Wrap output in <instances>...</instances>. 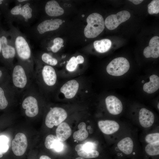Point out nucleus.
<instances>
[{"instance_id":"f257e3e1","label":"nucleus","mask_w":159,"mask_h":159,"mask_svg":"<svg viewBox=\"0 0 159 159\" xmlns=\"http://www.w3.org/2000/svg\"><path fill=\"white\" fill-rule=\"evenodd\" d=\"M38 9L37 3L33 1L29 0L26 2L15 4L6 12L8 22H15L27 26L36 18Z\"/></svg>"},{"instance_id":"f03ea898","label":"nucleus","mask_w":159,"mask_h":159,"mask_svg":"<svg viewBox=\"0 0 159 159\" xmlns=\"http://www.w3.org/2000/svg\"><path fill=\"white\" fill-rule=\"evenodd\" d=\"M9 24V32L14 42L18 58L24 63L31 64L32 61V51L28 39L12 23Z\"/></svg>"},{"instance_id":"7ed1b4c3","label":"nucleus","mask_w":159,"mask_h":159,"mask_svg":"<svg viewBox=\"0 0 159 159\" xmlns=\"http://www.w3.org/2000/svg\"><path fill=\"white\" fill-rule=\"evenodd\" d=\"M87 25L84 30V34L87 38H93L98 36L104 30L105 23L102 16L94 13L87 18Z\"/></svg>"},{"instance_id":"20e7f679","label":"nucleus","mask_w":159,"mask_h":159,"mask_svg":"<svg viewBox=\"0 0 159 159\" xmlns=\"http://www.w3.org/2000/svg\"><path fill=\"white\" fill-rule=\"evenodd\" d=\"M62 23V20L58 18L46 19L36 24L32 29V32L37 38L47 32L58 29Z\"/></svg>"},{"instance_id":"39448f33","label":"nucleus","mask_w":159,"mask_h":159,"mask_svg":"<svg viewBox=\"0 0 159 159\" xmlns=\"http://www.w3.org/2000/svg\"><path fill=\"white\" fill-rule=\"evenodd\" d=\"M130 67L128 60L123 57L115 58L107 66L106 70L110 74L115 76H121L126 73Z\"/></svg>"},{"instance_id":"423d86ee","label":"nucleus","mask_w":159,"mask_h":159,"mask_svg":"<svg viewBox=\"0 0 159 159\" xmlns=\"http://www.w3.org/2000/svg\"><path fill=\"white\" fill-rule=\"evenodd\" d=\"M0 35L2 43V55L5 59L11 61L16 54L11 37L9 32L1 31Z\"/></svg>"},{"instance_id":"0eeeda50","label":"nucleus","mask_w":159,"mask_h":159,"mask_svg":"<svg viewBox=\"0 0 159 159\" xmlns=\"http://www.w3.org/2000/svg\"><path fill=\"white\" fill-rule=\"evenodd\" d=\"M67 116V112L64 109L58 107H53L46 115V125L49 128L58 126L66 119Z\"/></svg>"},{"instance_id":"6e6552de","label":"nucleus","mask_w":159,"mask_h":159,"mask_svg":"<svg viewBox=\"0 0 159 159\" xmlns=\"http://www.w3.org/2000/svg\"><path fill=\"white\" fill-rule=\"evenodd\" d=\"M130 17V12L126 10L122 11L115 14L108 16L104 21L105 25L108 29H116L121 23L128 20Z\"/></svg>"},{"instance_id":"1a4fd4ad","label":"nucleus","mask_w":159,"mask_h":159,"mask_svg":"<svg viewBox=\"0 0 159 159\" xmlns=\"http://www.w3.org/2000/svg\"><path fill=\"white\" fill-rule=\"evenodd\" d=\"M28 146L26 137L24 134L19 132L15 135L12 142V150L16 156L23 155L25 153Z\"/></svg>"},{"instance_id":"9d476101","label":"nucleus","mask_w":159,"mask_h":159,"mask_svg":"<svg viewBox=\"0 0 159 159\" xmlns=\"http://www.w3.org/2000/svg\"><path fill=\"white\" fill-rule=\"evenodd\" d=\"M12 80L16 87L22 88L25 87L27 83V78L23 67L18 64L14 67L12 73Z\"/></svg>"},{"instance_id":"9b49d317","label":"nucleus","mask_w":159,"mask_h":159,"mask_svg":"<svg viewBox=\"0 0 159 159\" xmlns=\"http://www.w3.org/2000/svg\"><path fill=\"white\" fill-rule=\"evenodd\" d=\"M22 107L25 109V114L28 117H34L38 113L37 101L33 96H28L25 98L22 102Z\"/></svg>"},{"instance_id":"f8f14e48","label":"nucleus","mask_w":159,"mask_h":159,"mask_svg":"<svg viewBox=\"0 0 159 159\" xmlns=\"http://www.w3.org/2000/svg\"><path fill=\"white\" fill-rule=\"evenodd\" d=\"M143 54L147 58L152 57L157 58L159 57V37L157 36L153 37L150 40L149 46L144 49Z\"/></svg>"},{"instance_id":"ddd939ff","label":"nucleus","mask_w":159,"mask_h":159,"mask_svg":"<svg viewBox=\"0 0 159 159\" xmlns=\"http://www.w3.org/2000/svg\"><path fill=\"white\" fill-rule=\"evenodd\" d=\"M107 109L110 114L117 115L120 114L122 110V105L121 101L117 97L110 95L105 99Z\"/></svg>"},{"instance_id":"4468645a","label":"nucleus","mask_w":159,"mask_h":159,"mask_svg":"<svg viewBox=\"0 0 159 159\" xmlns=\"http://www.w3.org/2000/svg\"><path fill=\"white\" fill-rule=\"evenodd\" d=\"M79 86V84L76 80H70L63 85L60 88V91L64 94L65 98L71 99L76 94Z\"/></svg>"},{"instance_id":"2eb2a0df","label":"nucleus","mask_w":159,"mask_h":159,"mask_svg":"<svg viewBox=\"0 0 159 159\" xmlns=\"http://www.w3.org/2000/svg\"><path fill=\"white\" fill-rule=\"evenodd\" d=\"M98 126L104 133L110 135L117 131L120 128V125L116 122L112 120H101L98 122Z\"/></svg>"},{"instance_id":"dca6fc26","label":"nucleus","mask_w":159,"mask_h":159,"mask_svg":"<svg viewBox=\"0 0 159 159\" xmlns=\"http://www.w3.org/2000/svg\"><path fill=\"white\" fill-rule=\"evenodd\" d=\"M42 74L44 82L47 85L52 86L55 85L57 76L55 70L52 67L44 66L42 69Z\"/></svg>"},{"instance_id":"f3484780","label":"nucleus","mask_w":159,"mask_h":159,"mask_svg":"<svg viewBox=\"0 0 159 159\" xmlns=\"http://www.w3.org/2000/svg\"><path fill=\"white\" fill-rule=\"evenodd\" d=\"M155 117L153 113L145 108L140 109L139 112V120L140 124L143 127L148 128L153 124Z\"/></svg>"},{"instance_id":"a211bd4d","label":"nucleus","mask_w":159,"mask_h":159,"mask_svg":"<svg viewBox=\"0 0 159 159\" xmlns=\"http://www.w3.org/2000/svg\"><path fill=\"white\" fill-rule=\"evenodd\" d=\"M45 11L49 16H57L62 15L64 12L63 9L55 0H50L47 1L45 6Z\"/></svg>"},{"instance_id":"6ab92c4d","label":"nucleus","mask_w":159,"mask_h":159,"mask_svg":"<svg viewBox=\"0 0 159 159\" xmlns=\"http://www.w3.org/2000/svg\"><path fill=\"white\" fill-rule=\"evenodd\" d=\"M44 145L47 149H53L57 152L62 151L64 147L62 142L60 141L56 136L51 134L46 137Z\"/></svg>"},{"instance_id":"aec40b11","label":"nucleus","mask_w":159,"mask_h":159,"mask_svg":"<svg viewBox=\"0 0 159 159\" xmlns=\"http://www.w3.org/2000/svg\"><path fill=\"white\" fill-rule=\"evenodd\" d=\"M56 136L61 141L64 142L71 135L72 130L69 125L66 122L59 125L56 130Z\"/></svg>"},{"instance_id":"412c9836","label":"nucleus","mask_w":159,"mask_h":159,"mask_svg":"<svg viewBox=\"0 0 159 159\" xmlns=\"http://www.w3.org/2000/svg\"><path fill=\"white\" fill-rule=\"evenodd\" d=\"M159 88V77L155 74L150 77L149 82L145 83L143 86V90L148 93H153Z\"/></svg>"},{"instance_id":"4be33fe9","label":"nucleus","mask_w":159,"mask_h":159,"mask_svg":"<svg viewBox=\"0 0 159 159\" xmlns=\"http://www.w3.org/2000/svg\"><path fill=\"white\" fill-rule=\"evenodd\" d=\"M117 146L118 149L126 155L131 154L133 150L134 144L132 139L129 137H126L120 141Z\"/></svg>"},{"instance_id":"5701e85b","label":"nucleus","mask_w":159,"mask_h":159,"mask_svg":"<svg viewBox=\"0 0 159 159\" xmlns=\"http://www.w3.org/2000/svg\"><path fill=\"white\" fill-rule=\"evenodd\" d=\"M97 52L103 53L107 52L111 47L112 42L108 39H104L95 41L93 44Z\"/></svg>"},{"instance_id":"b1692460","label":"nucleus","mask_w":159,"mask_h":159,"mask_svg":"<svg viewBox=\"0 0 159 159\" xmlns=\"http://www.w3.org/2000/svg\"><path fill=\"white\" fill-rule=\"evenodd\" d=\"M86 127V125L84 122L79 124L78 126L79 130L75 131L73 133V138L74 140L81 141L87 138L89 134Z\"/></svg>"},{"instance_id":"393cba45","label":"nucleus","mask_w":159,"mask_h":159,"mask_svg":"<svg viewBox=\"0 0 159 159\" xmlns=\"http://www.w3.org/2000/svg\"><path fill=\"white\" fill-rule=\"evenodd\" d=\"M64 41L62 38L57 37L53 39L52 43L47 47V50L53 53L57 52L61 47H63Z\"/></svg>"},{"instance_id":"a878e982","label":"nucleus","mask_w":159,"mask_h":159,"mask_svg":"<svg viewBox=\"0 0 159 159\" xmlns=\"http://www.w3.org/2000/svg\"><path fill=\"white\" fill-rule=\"evenodd\" d=\"M145 151L149 155L153 156L159 154V141L149 143L145 146Z\"/></svg>"},{"instance_id":"bb28decb","label":"nucleus","mask_w":159,"mask_h":159,"mask_svg":"<svg viewBox=\"0 0 159 159\" xmlns=\"http://www.w3.org/2000/svg\"><path fill=\"white\" fill-rule=\"evenodd\" d=\"M77 153L80 157L87 159L97 158L99 155V152L94 150H82L77 152Z\"/></svg>"},{"instance_id":"cd10ccee","label":"nucleus","mask_w":159,"mask_h":159,"mask_svg":"<svg viewBox=\"0 0 159 159\" xmlns=\"http://www.w3.org/2000/svg\"><path fill=\"white\" fill-rule=\"evenodd\" d=\"M41 59L43 62L50 66H55L58 63V61L56 58L47 53L45 52L42 54Z\"/></svg>"},{"instance_id":"c85d7f7f","label":"nucleus","mask_w":159,"mask_h":159,"mask_svg":"<svg viewBox=\"0 0 159 159\" xmlns=\"http://www.w3.org/2000/svg\"><path fill=\"white\" fill-rule=\"evenodd\" d=\"M148 11L150 14H157L159 12V0L152 1L148 5Z\"/></svg>"},{"instance_id":"c756f323","label":"nucleus","mask_w":159,"mask_h":159,"mask_svg":"<svg viewBox=\"0 0 159 159\" xmlns=\"http://www.w3.org/2000/svg\"><path fill=\"white\" fill-rule=\"evenodd\" d=\"M78 64L76 57H73L67 62L66 65V68L67 70L69 72H73L76 69Z\"/></svg>"},{"instance_id":"7c9ffc66","label":"nucleus","mask_w":159,"mask_h":159,"mask_svg":"<svg viewBox=\"0 0 159 159\" xmlns=\"http://www.w3.org/2000/svg\"><path fill=\"white\" fill-rule=\"evenodd\" d=\"M8 105V102L5 96L4 91L0 87V110L5 109Z\"/></svg>"},{"instance_id":"2f4dec72","label":"nucleus","mask_w":159,"mask_h":159,"mask_svg":"<svg viewBox=\"0 0 159 159\" xmlns=\"http://www.w3.org/2000/svg\"><path fill=\"white\" fill-rule=\"evenodd\" d=\"M145 140L148 143L159 141V133L156 132L148 134L146 136Z\"/></svg>"},{"instance_id":"473e14b6","label":"nucleus","mask_w":159,"mask_h":159,"mask_svg":"<svg viewBox=\"0 0 159 159\" xmlns=\"http://www.w3.org/2000/svg\"><path fill=\"white\" fill-rule=\"evenodd\" d=\"M93 148V144L92 143L88 142L83 144L82 150H94Z\"/></svg>"},{"instance_id":"72a5a7b5","label":"nucleus","mask_w":159,"mask_h":159,"mask_svg":"<svg viewBox=\"0 0 159 159\" xmlns=\"http://www.w3.org/2000/svg\"><path fill=\"white\" fill-rule=\"evenodd\" d=\"M9 149L8 144L0 143V153L3 154L6 152Z\"/></svg>"},{"instance_id":"f704fd0d","label":"nucleus","mask_w":159,"mask_h":159,"mask_svg":"<svg viewBox=\"0 0 159 159\" xmlns=\"http://www.w3.org/2000/svg\"><path fill=\"white\" fill-rule=\"evenodd\" d=\"M9 139L6 136L1 135L0 136V143L8 144Z\"/></svg>"},{"instance_id":"c9c22d12","label":"nucleus","mask_w":159,"mask_h":159,"mask_svg":"<svg viewBox=\"0 0 159 159\" xmlns=\"http://www.w3.org/2000/svg\"><path fill=\"white\" fill-rule=\"evenodd\" d=\"M76 60L78 64L83 63L84 61V57L81 55H78L77 57Z\"/></svg>"},{"instance_id":"e433bc0d","label":"nucleus","mask_w":159,"mask_h":159,"mask_svg":"<svg viewBox=\"0 0 159 159\" xmlns=\"http://www.w3.org/2000/svg\"><path fill=\"white\" fill-rule=\"evenodd\" d=\"M83 144H79L77 145L75 147V150L78 152L82 150Z\"/></svg>"},{"instance_id":"4c0bfd02","label":"nucleus","mask_w":159,"mask_h":159,"mask_svg":"<svg viewBox=\"0 0 159 159\" xmlns=\"http://www.w3.org/2000/svg\"><path fill=\"white\" fill-rule=\"evenodd\" d=\"M29 0H17L15 1V4L24 3L27 2Z\"/></svg>"},{"instance_id":"58836bf2","label":"nucleus","mask_w":159,"mask_h":159,"mask_svg":"<svg viewBox=\"0 0 159 159\" xmlns=\"http://www.w3.org/2000/svg\"><path fill=\"white\" fill-rule=\"evenodd\" d=\"M129 1L132 2L135 4H138L141 3L143 0H130Z\"/></svg>"},{"instance_id":"ea45409f","label":"nucleus","mask_w":159,"mask_h":159,"mask_svg":"<svg viewBox=\"0 0 159 159\" xmlns=\"http://www.w3.org/2000/svg\"><path fill=\"white\" fill-rule=\"evenodd\" d=\"M39 159H51L50 157L47 155H43L40 156Z\"/></svg>"},{"instance_id":"a19ab883","label":"nucleus","mask_w":159,"mask_h":159,"mask_svg":"<svg viewBox=\"0 0 159 159\" xmlns=\"http://www.w3.org/2000/svg\"><path fill=\"white\" fill-rule=\"evenodd\" d=\"M2 49V43L1 39V37L0 35V54L1 53Z\"/></svg>"},{"instance_id":"79ce46f5","label":"nucleus","mask_w":159,"mask_h":159,"mask_svg":"<svg viewBox=\"0 0 159 159\" xmlns=\"http://www.w3.org/2000/svg\"><path fill=\"white\" fill-rule=\"evenodd\" d=\"M75 159H85L84 158H83L81 157H79L76 158Z\"/></svg>"},{"instance_id":"37998d69","label":"nucleus","mask_w":159,"mask_h":159,"mask_svg":"<svg viewBox=\"0 0 159 159\" xmlns=\"http://www.w3.org/2000/svg\"><path fill=\"white\" fill-rule=\"evenodd\" d=\"M2 74V72L0 70V78L1 77Z\"/></svg>"},{"instance_id":"c03bdc74","label":"nucleus","mask_w":159,"mask_h":159,"mask_svg":"<svg viewBox=\"0 0 159 159\" xmlns=\"http://www.w3.org/2000/svg\"><path fill=\"white\" fill-rule=\"evenodd\" d=\"M3 156V154L0 153V158L2 157Z\"/></svg>"},{"instance_id":"a18cd8bd","label":"nucleus","mask_w":159,"mask_h":159,"mask_svg":"<svg viewBox=\"0 0 159 159\" xmlns=\"http://www.w3.org/2000/svg\"><path fill=\"white\" fill-rule=\"evenodd\" d=\"M159 103H158V109H159Z\"/></svg>"},{"instance_id":"49530a36","label":"nucleus","mask_w":159,"mask_h":159,"mask_svg":"<svg viewBox=\"0 0 159 159\" xmlns=\"http://www.w3.org/2000/svg\"><path fill=\"white\" fill-rule=\"evenodd\" d=\"M144 80H143L142 81V83H144Z\"/></svg>"},{"instance_id":"de8ad7c7","label":"nucleus","mask_w":159,"mask_h":159,"mask_svg":"<svg viewBox=\"0 0 159 159\" xmlns=\"http://www.w3.org/2000/svg\"><path fill=\"white\" fill-rule=\"evenodd\" d=\"M82 16L83 17H84V16H85V15H84L83 14V15H82Z\"/></svg>"},{"instance_id":"09e8293b","label":"nucleus","mask_w":159,"mask_h":159,"mask_svg":"<svg viewBox=\"0 0 159 159\" xmlns=\"http://www.w3.org/2000/svg\"><path fill=\"white\" fill-rule=\"evenodd\" d=\"M63 22H64V21H63Z\"/></svg>"}]
</instances>
